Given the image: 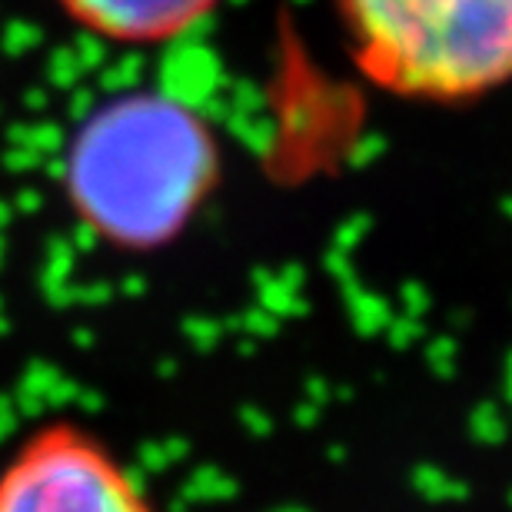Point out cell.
<instances>
[{
	"label": "cell",
	"mask_w": 512,
	"mask_h": 512,
	"mask_svg": "<svg viewBox=\"0 0 512 512\" xmlns=\"http://www.w3.org/2000/svg\"><path fill=\"white\" fill-rule=\"evenodd\" d=\"M220 180V143L187 100L130 90L70 133L60 187L77 227L120 253L173 243Z\"/></svg>",
	"instance_id": "cell-1"
},
{
	"label": "cell",
	"mask_w": 512,
	"mask_h": 512,
	"mask_svg": "<svg viewBox=\"0 0 512 512\" xmlns=\"http://www.w3.org/2000/svg\"><path fill=\"white\" fill-rule=\"evenodd\" d=\"M356 64L409 100L483 97L512 84V0H340Z\"/></svg>",
	"instance_id": "cell-2"
},
{
	"label": "cell",
	"mask_w": 512,
	"mask_h": 512,
	"mask_svg": "<svg viewBox=\"0 0 512 512\" xmlns=\"http://www.w3.org/2000/svg\"><path fill=\"white\" fill-rule=\"evenodd\" d=\"M0 512H160L120 453L77 419H44L0 459Z\"/></svg>",
	"instance_id": "cell-3"
},
{
	"label": "cell",
	"mask_w": 512,
	"mask_h": 512,
	"mask_svg": "<svg viewBox=\"0 0 512 512\" xmlns=\"http://www.w3.org/2000/svg\"><path fill=\"white\" fill-rule=\"evenodd\" d=\"M90 37L127 47L167 44L203 24L220 0H54Z\"/></svg>",
	"instance_id": "cell-4"
}]
</instances>
